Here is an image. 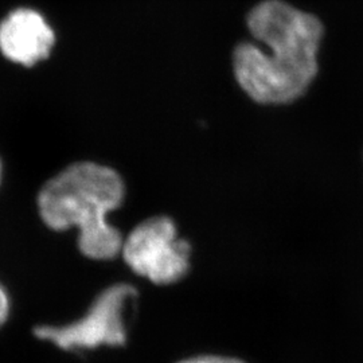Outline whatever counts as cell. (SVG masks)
<instances>
[{"instance_id":"7a4b0ae2","label":"cell","mask_w":363,"mask_h":363,"mask_svg":"<svg viewBox=\"0 0 363 363\" xmlns=\"http://www.w3.org/2000/svg\"><path fill=\"white\" fill-rule=\"evenodd\" d=\"M124 195V182L115 169L91 162L76 163L40 189L39 216L55 232L76 228L84 256L112 259L120 255L124 238L108 222V216L123 203Z\"/></svg>"},{"instance_id":"8992f818","label":"cell","mask_w":363,"mask_h":363,"mask_svg":"<svg viewBox=\"0 0 363 363\" xmlns=\"http://www.w3.org/2000/svg\"><path fill=\"white\" fill-rule=\"evenodd\" d=\"M178 363H245L244 361L229 358V357H218V355H199L194 358L183 359Z\"/></svg>"},{"instance_id":"5b68a950","label":"cell","mask_w":363,"mask_h":363,"mask_svg":"<svg viewBox=\"0 0 363 363\" xmlns=\"http://www.w3.org/2000/svg\"><path fill=\"white\" fill-rule=\"evenodd\" d=\"M54 40L52 28L34 10H16L0 25V50L21 65L33 66L45 60Z\"/></svg>"},{"instance_id":"ba28073f","label":"cell","mask_w":363,"mask_h":363,"mask_svg":"<svg viewBox=\"0 0 363 363\" xmlns=\"http://www.w3.org/2000/svg\"><path fill=\"white\" fill-rule=\"evenodd\" d=\"M0 178H1V166H0Z\"/></svg>"},{"instance_id":"6da1fadb","label":"cell","mask_w":363,"mask_h":363,"mask_svg":"<svg viewBox=\"0 0 363 363\" xmlns=\"http://www.w3.org/2000/svg\"><path fill=\"white\" fill-rule=\"evenodd\" d=\"M247 27L267 50L242 43L234 52L240 86L259 104H286L308 89L318 74L322 22L281 0H265L247 16Z\"/></svg>"},{"instance_id":"277c9868","label":"cell","mask_w":363,"mask_h":363,"mask_svg":"<svg viewBox=\"0 0 363 363\" xmlns=\"http://www.w3.org/2000/svg\"><path fill=\"white\" fill-rule=\"evenodd\" d=\"M191 247L178 237L169 217H152L139 223L123 241L120 255L136 274L156 286L182 280L190 268Z\"/></svg>"},{"instance_id":"52a82bcc","label":"cell","mask_w":363,"mask_h":363,"mask_svg":"<svg viewBox=\"0 0 363 363\" xmlns=\"http://www.w3.org/2000/svg\"><path fill=\"white\" fill-rule=\"evenodd\" d=\"M10 315V298L6 289L0 286V327L4 325Z\"/></svg>"},{"instance_id":"3957f363","label":"cell","mask_w":363,"mask_h":363,"mask_svg":"<svg viewBox=\"0 0 363 363\" xmlns=\"http://www.w3.org/2000/svg\"><path fill=\"white\" fill-rule=\"evenodd\" d=\"M136 295V288L130 284L109 286L81 319L60 327L38 325L34 328V335L65 351L124 346L127 342L125 308Z\"/></svg>"}]
</instances>
